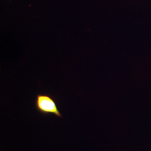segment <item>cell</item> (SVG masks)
Instances as JSON below:
<instances>
[{
	"label": "cell",
	"instance_id": "obj_1",
	"mask_svg": "<svg viewBox=\"0 0 151 151\" xmlns=\"http://www.w3.org/2000/svg\"><path fill=\"white\" fill-rule=\"evenodd\" d=\"M35 106L39 113L43 115L53 114L58 118L62 117L55 100L48 94H38L36 96Z\"/></svg>",
	"mask_w": 151,
	"mask_h": 151
}]
</instances>
